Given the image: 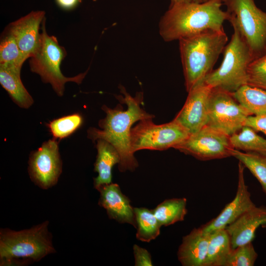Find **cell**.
<instances>
[{
	"label": "cell",
	"mask_w": 266,
	"mask_h": 266,
	"mask_svg": "<svg viewBox=\"0 0 266 266\" xmlns=\"http://www.w3.org/2000/svg\"><path fill=\"white\" fill-rule=\"evenodd\" d=\"M124 96L118 99L127 105L124 110L121 105L110 108L103 105L101 108L106 113L105 118L99 121L100 129L90 128L87 131L88 137L93 141L101 139L110 143L117 150L120 157L118 164L121 172L133 171L138 166L131 145V133L133 125L136 121L154 116L146 112L141 105L143 94L139 93L133 97L124 87L120 88Z\"/></svg>",
	"instance_id": "6da1fadb"
},
{
	"label": "cell",
	"mask_w": 266,
	"mask_h": 266,
	"mask_svg": "<svg viewBox=\"0 0 266 266\" xmlns=\"http://www.w3.org/2000/svg\"><path fill=\"white\" fill-rule=\"evenodd\" d=\"M223 4V0L171 2L160 21L159 33L169 42L207 31H224L223 23L229 15L221 8Z\"/></svg>",
	"instance_id": "7a4b0ae2"
},
{
	"label": "cell",
	"mask_w": 266,
	"mask_h": 266,
	"mask_svg": "<svg viewBox=\"0 0 266 266\" xmlns=\"http://www.w3.org/2000/svg\"><path fill=\"white\" fill-rule=\"evenodd\" d=\"M228 38L224 31H210L179 40L185 86L188 92L213 70Z\"/></svg>",
	"instance_id": "3957f363"
},
{
	"label": "cell",
	"mask_w": 266,
	"mask_h": 266,
	"mask_svg": "<svg viewBox=\"0 0 266 266\" xmlns=\"http://www.w3.org/2000/svg\"><path fill=\"white\" fill-rule=\"evenodd\" d=\"M48 225L49 221H46L18 231L1 229L0 265H26L55 253Z\"/></svg>",
	"instance_id": "277c9868"
},
{
	"label": "cell",
	"mask_w": 266,
	"mask_h": 266,
	"mask_svg": "<svg viewBox=\"0 0 266 266\" xmlns=\"http://www.w3.org/2000/svg\"><path fill=\"white\" fill-rule=\"evenodd\" d=\"M233 29L231 40L224 49L220 66L213 70L204 82L212 88L231 93L247 83V69L253 57L247 43L238 31Z\"/></svg>",
	"instance_id": "5b68a950"
},
{
	"label": "cell",
	"mask_w": 266,
	"mask_h": 266,
	"mask_svg": "<svg viewBox=\"0 0 266 266\" xmlns=\"http://www.w3.org/2000/svg\"><path fill=\"white\" fill-rule=\"evenodd\" d=\"M45 20L46 19L41 26L42 31L38 47L35 54L30 58V67L33 72L39 75L43 82L49 83L57 95L62 97L66 83L73 82L80 84L86 72L70 77L63 75L60 66L66 57V51L59 44L56 37L47 33Z\"/></svg>",
	"instance_id": "8992f818"
},
{
	"label": "cell",
	"mask_w": 266,
	"mask_h": 266,
	"mask_svg": "<svg viewBox=\"0 0 266 266\" xmlns=\"http://www.w3.org/2000/svg\"><path fill=\"white\" fill-rule=\"evenodd\" d=\"M229 21L247 43L253 59L266 52V12L254 0H223Z\"/></svg>",
	"instance_id": "52a82bcc"
},
{
	"label": "cell",
	"mask_w": 266,
	"mask_h": 266,
	"mask_svg": "<svg viewBox=\"0 0 266 266\" xmlns=\"http://www.w3.org/2000/svg\"><path fill=\"white\" fill-rule=\"evenodd\" d=\"M152 119L141 120L132 128L131 145L134 153L143 149L162 151L175 148L190 135L174 119L167 123L157 125L153 123Z\"/></svg>",
	"instance_id": "ba28073f"
},
{
	"label": "cell",
	"mask_w": 266,
	"mask_h": 266,
	"mask_svg": "<svg viewBox=\"0 0 266 266\" xmlns=\"http://www.w3.org/2000/svg\"><path fill=\"white\" fill-rule=\"evenodd\" d=\"M250 115L231 93L212 88L208 103L207 125L231 136L245 126Z\"/></svg>",
	"instance_id": "9c48e42d"
},
{
	"label": "cell",
	"mask_w": 266,
	"mask_h": 266,
	"mask_svg": "<svg viewBox=\"0 0 266 266\" xmlns=\"http://www.w3.org/2000/svg\"><path fill=\"white\" fill-rule=\"evenodd\" d=\"M230 136L206 125L174 149L200 161L221 159L232 156L234 149Z\"/></svg>",
	"instance_id": "30bf717a"
},
{
	"label": "cell",
	"mask_w": 266,
	"mask_h": 266,
	"mask_svg": "<svg viewBox=\"0 0 266 266\" xmlns=\"http://www.w3.org/2000/svg\"><path fill=\"white\" fill-rule=\"evenodd\" d=\"M62 162L57 139L44 142L29 157L28 171L32 181L40 188L47 190L55 186L62 173Z\"/></svg>",
	"instance_id": "8fae6325"
},
{
	"label": "cell",
	"mask_w": 266,
	"mask_h": 266,
	"mask_svg": "<svg viewBox=\"0 0 266 266\" xmlns=\"http://www.w3.org/2000/svg\"><path fill=\"white\" fill-rule=\"evenodd\" d=\"M212 88L205 82L189 91L186 101L174 118L190 134L207 125L208 103Z\"/></svg>",
	"instance_id": "7c38bea8"
},
{
	"label": "cell",
	"mask_w": 266,
	"mask_h": 266,
	"mask_svg": "<svg viewBox=\"0 0 266 266\" xmlns=\"http://www.w3.org/2000/svg\"><path fill=\"white\" fill-rule=\"evenodd\" d=\"M244 168L245 166L239 162L238 183L235 196L216 217L201 226L204 232L208 233L225 229L243 213L255 205L251 199L250 193L245 182Z\"/></svg>",
	"instance_id": "4fadbf2b"
},
{
	"label": "cell",
	"mask_w": 266,
	"mask_h": 266,
	"mask_svg": "<svg viewBox=\"0 0 266 266\" xmlns=\"http://www.w3.org/2000/svg\"><path fill=\"white\" fill-rule=\"evenodd\" d=\"M45 16L44 11H32L6 27L14 35L21 52L27 59L33 56L38 47L39 29Z\"/></svg>",
	"instance_id": "5bb4252c"
},
{
	"label": "cell",
	"mask_w": 266,
	"mask_h": 266,
	"mask_svg": "<svg viewBox=\"0 0 266 266\" xmlns=\"http://www.w3.org/2000/svg\"><path fill=\"white\" fill-rule=\"evenodd\" d=\"M97 190L100 194L98 204L105 209L110 219L120 223L129 224L136 228L134 207L118 184L112 182L100 186Z\"/></svg>",
	"instance_id": "9a60e30c"
},
{
	"label": "cell",
	"mask_w": 266,
	"mask_h": 266,
	"mask_svg": "<svg viewBox=\"0 0 266 266\" xmlns=\"http://www.w3.org/2000/svg\"><path fill=\"white\" fill-rule=\"evenodd\" d=\"M260 227H266V206L255 205L225 228L232 248L252 242Z\"/></svg>",
	"instance_id": "2e32d148"
},
{
	"label": "cell",
	"mask_w": 266,
	"mask_h": 266,
	"mask_svg": "<svg viewBox=\"0 0 266 266\" xmlns=\"http://www.w3.org/2000/svg\"><path fill=\"white\" fill-rule=\"evenodd\" d=\"M210 233L201 227L194 229L183 237L177 251L178 260L183 266H203L209 240Z\"/></svg>",
	"instance_id": "e0dca14e"
},
{
	"label": "cell",
	"mask_w": 266,
	"mask_h": 266,
	"mask_svg": "<svg viewBox=\"0 0 266 266\" xmlns=\"http://www.w3.org/2000/svg\"><path fill=\"white\" fill-rule=\"evenodd\" d=\"M97 155L94 170L98 176L94 178V186L96 190L100 186L112 183L113 167L120 163L119 153L110 143L103 139H97Z\"/></svg>",
	"instance_id": "ac0fdd59"
},
{
	"label": "cell",
	"mask_w": 266,
	"mask_h": 266,
	"mask_svg": "<svg viewBox=\"0 0 266 266\" xmlns=\"http://www.w3.org/2000/svg\"><path fill=\"white\" fill-rule=\"evenodd\" d=\"M21 70L17 67L0 65V83L14 103L28 109L34 101L22 83Z\"/></svg>",
	"instance_id": "d6986e66"
},
{
	"label": "cell",
	"mask_w": 266,
	"mask_h": 266,
	"mask_svg": "<svg viewBox=\"0 0 266 266\" xmlns=\"http://www.w3.org/2000/svg\"><path fill=\"white\" fill-rule=\"evenodd\" d=\"M232 249L230 237L225 229L210 233L203 266H224Z\"/></svg>",
	"instance_id": "ffe728a7"
},
{
	"label": "cell",
	"mask_w": 266,
	"mask_h": 266,
	"mask_svg": "<svg viewBox=\"0 0 266 266\" xmlns=\"http://www.w3.org/2000/svg\"><path fill=\"white\" fill-rule=\"evenodd\" d=\"M232 94L251 115L266 113V90L245 84Z\"/></svg>",
	"instance_id": "44dd1931"
},
{
	"label": "cell",
	"mask_w": 266,
	"mask_h": 266,
	"mask_svg": "<svg viewBox=\"0 0 266 266\" xmlns=\"http://www.w3.org/2000/svg\"><path fill=\"white\" fill-rule=\"evenodd\" d=\"M230 138L234 149L266 157V139L258 135L251 128L244 126Z\"/></svg>",
	"instance_id": "7402d4cb"
},
{
	"label": "cell",
	"mask_w": 266,
	"mask_h": 266,
	"mask_svg": "<svg viewBox=\"0 0 266 266\" xmlns=\"http://www.w3.org/2000/svg\"><path fill=\"white\" fill-rule=\"evenodd\" d=\"M186 206L185 198H172L164 200L153 211L161 226H168L184 220Z\"/></svg>",
	"instance_id": "603a6c76"
},
{
	"label": "cell",
	"mask_w": 266,
	"mask_h": 266,
	"mask_svg": "<svg viewBox=\"0 0 266 266\" xmlns=\"http://www.w3.org/2000/svg\"><path fill=\"white\" fill-rule=\"evenodd\" d=\"M136 222V238L141 241L149 242L160 234L161 225L153 210L145 207H134Z\"/></svg>",
	"instance_id": "cb8c5ba5"
},
{
	"label": "cell",
	"mask_w": 266,
	"mask_h": 266,
	"mask_svg": "<svg viewBox=\"0 0 266 266\" xmlns=\"http://www.w3.org/2000/svg\"><path fill=\"white\" fill-rule=\"evenodd\" d=\"M27 58L21 52L14 35L6 28L0 40V65L22 68Z\"/></svg>",
	"instance_id": "d4e9b609"
},
{
	"label": "cell",
	"mask_w": 266,
	"mask_h": 266,
	"mask_svg": "<svg viewBox=\"0 0 266 266\" xmlns=\"http://www.w3.org/2000/svg\"><path fill=\"white\" fill-rule=\"evenodd\" d=\"M232 157L237 159L258 180L266 195V157L233 149Z\"/></svg>",
	"instance_id": "484cf974"
},
{
	"label": "cell",
	"mask_w": 266,
	"mask_h": 266,
	"mask_svg": "<svg viewBox=\"0 0 266 266\" xmlns=\"http://www.w3.org/2000/svg\"><path fill=\"white\" fill-rule=\"evenodd\" d=\"M83 119L78 113L65 116L47 124L54 138L61 139L68 137L82 126Z\"/></svg>",
	"instance_id": "4316f807"
},
{
	"label": "cell",
	"mask_w": 266,
	"mask_h": 266,
	"mask_svg": "<svg viewBox=\"0 0 266 266\" xmlns=\"http://www.w3.org/2000/svg\"><path fill=\"white\" fill-rule=\"evenodd\" d=\"M258 258L252 242L233 248L224 266H253Z\"/></svg>",
	"instance_id": "83f0119b"
},
{
	"label": "cell",
	"mask_w": 266,
	"mask_h": 266,
	"mask_svg": "<svg viewBox=\"0 0 266 266\" xmlns=\"http://www.w3.org/2000/svg\"><path fill=\"white\" fill-rule=\"evenodd\" d=\"M247 84L266 90V52L249 64Z\"/></svg>",
	"instance_id": "f1b7e54d"
},
{
	"label": "cell",
	"mask_w": 266,
	"mask_h": 266,
	"mask_svg": "<svg viewBox=\"0 0 266 266\" xmlns=\"http://www.w3.org/2000/svg\"><path fill=\"white\" fill-rule=\"evenodd\" d=\"M133 252L135 266H153L151 256L146 249L134 244L133 246Z\"/></svg>",
	"instance_id": "f546056e"
},
{
	"label": "cell",
	"mask_w": 266,
	"mask_h": 266,
	"mask_svg": "<svg viewBox=\"0 0 266 266\" xmlns=\"http://www.w3.org/2000/svg\"><path fill=\"white\" fill-rule=\"evenodd\" d=\"M245 126L249 127L255 131H259L266 134V113L249 116Z\"/></svg>",
	"instance_id": "4dcf8cb0"
},
{
	"label": "cell",
	"mask_w": 266,
	"mask_h": 266,
	"mask_svg": "<svg viewBox=\"0 0 266 266\" xmlns=\"http://www.w3.org/2000/svg\"><path fill=\"white\" fill-rule=\"evenodd\" d=\"M57 4L61 8L70 10L75 7L81 0H56Z\"/></svg>",
	"instance_id": "1f68e13d"
},
{
	"label": "cell",
	"mask_w": 266,
	"mask_h": 266,
	"mask_svg": "<svg viewBox=\"0 0 266 266\" xmlns=\"http://www.w3.org/2000/svg\"><path fill=\"white\" fill-rule=\"evenodd\" d=\"M208 0H171V2H179V1H191L196 2H204Z\"/></svg>",
	"instance_id": "d6a6232c"
},
{
	"label": "cell",
	"mask_w": 266,
	"mask_h": 266,
	"mask_svg": "<svg viewBox=\"0 0 266 266\" xmlns=\"http://www.w3.org/2000/svg\"></svg>",
	"instance_id": "836d02e7"
}]
</instances>
